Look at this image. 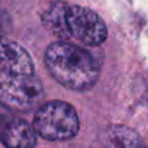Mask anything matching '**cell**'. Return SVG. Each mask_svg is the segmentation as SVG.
I'll use <instances>...</instances> for the list:
<instances>
[{
	"label": "cell",
	"mask_w": 148,
	"mask_h": 148,
	"mask_svg": "<svg viewBox=\"0 0 148 148\" xmlns=\"http://www.w3.org/2000/svg\"><path fill=\"white\" fill-rule=\"evenodd\" d=\"M49 74L64 87L84 91L96 83L99 66L90 52L68 42H55L44 55Z\"/></svg>",
	"instance_id": "6da1fadb"
},
{
	"label": "cell",
	"mask_w": 148,
	"mask_h": 148,
	"mask_svg": "<svg viewBox=\"0 0 148 148\" xmlns=\"http://www.w3.org/2000/svg\"><path fill=\"white\" fill-rule=\"evenodd\" d=\"M43 96V84L34 74L0 70V105L12 110L29 112L40 104Z\"/></svg>",
	"instance_id": "7a4b0ae2"
},
{
	"label": "cell",
	"mask_w": 148,
	"mask_h": 148,
	"mask_svg": "<svg viewBox=\"0 0 148 148\" xmlns=\"http://www.w3.org/2000/svg\"><path fill=\"white\" fill-rule=\"evenodd\" d=\"M33 127L44 139L66 140L78 133V114L72 105L65 101H48L35 112Z\"/></svg>",
	"instance_id": "3957f363"
},
{
	"label": "cell",
	"mask_w": 148,
	"mask_h": 148,
	"mask_svg": "<svg viewBox=\"0 0 148 148\" xmlns=\"http://www.w3.org/2000/svg\"><path fill=\"white\" fill-rule=\"evenodd\" d=\"M66 22L70 39H77L84 46H100L107 39V25L103 18L90 8L69 4Z\"/></svg>",
	"instance_id": "277c9868"
},
{
	"label": "cell",
	"mask_w": 148,
	"mask_h": 148,
	"mask_svg": "<svg viewBox=\"0 0 148 148\" xmlns=\"http://www.w3.org/2000/svg\"><path fill=\"white\" fill-rule=\"evenodd\" d=\"M0 140L7 148H34L36 131L25 120L0 116Z\"/></svg>",
	"instance_id": "5b68a950"
},
{
	"label": "cell",
	"mask_w": 148,
	"mask_h": 148,
	"mask_svg": "<svg viewBox=\"0 0 148 148\" xmlns=\"http://www.w3.org/2000/svg\"><path fill=\"white\" fill-rule=\"evenodd\" d=\"M0 66L18 74H34V62L29 52L18 43L0 35Z\"/></svg>",
	"instance_id": "8992f818"
},
{
	"label": "cell",
	"mask_w": 148,
	"mask_h": 148,
	"mask_svg": "<svg viewBox=\"0 0 148 148\" xmlns=\"http://www.w3.org/2000/svg\"><path fill=\"white\" fill-rule=\"evenodd\" d=\"M68 7H69L68 3L62 0H56V1H52L42 14V22L44 27L61 40L70 39L66 22Z\"/></svg>",
	"instance_id": "52a82bcc"
},
{
	"label": "cell",
	"mask_w": 148,
	"mask_h": 148,
	"mask_svg": "<svg viewBox=\"0 0 148 148\" xmlns=\"http://www.w3.org/2000/svg\"><path fill=\"white\" fill-rule=\"evenodd\" d=\"M105 148H142L140 136L125 126H110L104 133Z\"/></svg>",
	"instance_id": "ba28073f"
},
{
	"label": "cell",
	"mask_w": 148,
	"mask_h": 148,
	"mask_svg": "<svg viewBox=\"0 0 148 148\" xmlns=\"http://www.w3.org/2000/svg\"><path fill=\"white\" fill-rule=\"evenodd\" d=\"M142 148H143V147H142Z\"/></svg>",
	"instance_id": "9c48e42d"
}]
</instances>
